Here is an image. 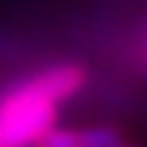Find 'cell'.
<instances>
[{
  "instance_id": "cell-1",
  "label": "cell",
  "mask_w": 147,
  "mask_h": 147,
  "mask_svg": "<svg viewBox=\"0 0 147 147\" xmlns=\"http://www.w3.org/2000/svg\"><path fill=\"white\" fill-rule=\"evenodd\" d=\"M85 85V70L57 65L31 75L0 98V147H28L54 129L57 106Z\"/></svg>"
},
{
  "instance_id": "cell-3",
  "label": "cell",
  "mask_w": 147,
  "mask_h": 147,
  "mask_svg": "<svg viewBox=\"0 0 147 147\" xmlns=\"http://www.w3.org/2000/svg\"><path fill=\"white\" fill-rule=\"evenodd\" d=\"M116 147H127V145H121V142H119V145H116Z\"/></svg>"
},
{
  "instance_id": "cell-2",
  "label": "cell",
  "mask_w": 147,
  "mask_h": 147,
  "mask_svg": "<svg viewBox=\"0 0 147 147\" xmlns=\"http://www.w3.org/2000/svg\"><path fill=\"white\" fill-rule=\"evenodd\" d=\"M119 134L114 129H49L36 147H116Z\"/></svg>"
}]
</instances>
